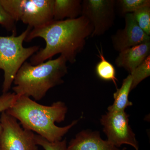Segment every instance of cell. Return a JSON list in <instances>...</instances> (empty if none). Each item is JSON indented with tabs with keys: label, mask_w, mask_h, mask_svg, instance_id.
<instances>
[{
	"label": "cell",
	"mask_w": 150,
	"mask_h": 150,
	"mask_svg": "<svg viewBox=\"0 0 150 150\" xmlns=\"http://www.w3.org/2000/svg\"><path fill=\"white\" fill-rule=\"evenodd\" d=\"M150 53V41L141 43L120 52L115 59V65L124 68L131 74Z\"/></svg>",
	"instance_id": "8fae6325"
},
{
	"label": "cell",
	"mask_w": 150,
	"mask_h": 150,
	"mask_svg": "<svg viewBox=\"0 0 150 150\" xmlns=\"http://www.w3.org/2000/svg\"><path fill=\"white\" fill-rule=\"evenodd\" d=\"M67 150H122L103 140L99 132L83 131L71 140Z\"/></svg>",
	"instance_id": "30bf717a"
},
{
	"label": "cell",
	"mask_w": 150,
	"mask_h": 150,
	"mask_svg": "<svg viewBox=\"0 0 150 150\" xmlns=\"http://www.w3.org/2000/svg\"><path fill=\"white\" fill-rule=\"evenodd\" d=\"M135 21L140 28L150 35V6L142 8L133 13Z\"/></svg>",
	"instance_id": "e0dca14e"
},
{
	"label": "cell",
	"mask_w": 150,
	"mask_h": 150,
	"mask_svg": "<svg viewBox=\"0 0 150 150\" xmlns=\"http://www.w3.org/2000/svg\"><path fill=\"white\" fill-rule=\"evenodd\" d=\"M132 77L131 91L135 88L139 84L150 75V56L137 67L131 74Z\"/></svg>",
	"instance_id": "9a60e30c"
},
{
	"label": "cell",
	"mask_w": 150,
	"mask_h": 150,
	"mask_svg": "<svg viewBox=\"0 0 150 150\" xmlns=\"http://www.w3.org/2000/svg\"><path fill=\"white\" fill-rule=\"evenodd\" d=\"M16 22L4 9L0 2V24L7 30L11 31L12 34L16 35Z\"/></svg>",
	"instance_id": "d6986e66"
},
{
	"label": "cell",
	"mask_w": 150,
	"mask_h": 150,
	"mask_svg": "<svg viewBox=\"0 0 150 150\" xmlns=\"http://www.w3.org/2000/svg\"><path fill=\"white\" fill-rule=\"evenodd\" d=\"M126 148H123V149H122V150H126Z\"/></svg>",
	"instance_id": "44dd1931"
},
{
	"label": "cell",
	"mask_w": 150,
	"mask_h": 150,
	"mask_svg": "<svg viewBox=\"0 0 150 150\" xmlns=\"http://www.w3.org/2000/svg\"><path fill=\"white\" fill-rule=\"evenodd\" d=\"M114 0H84L82 2L81 16L93 28L91 37L103 35L112 27L115 19Z\"/></svg>",
	"instance_id": "ba28073f"
},
{
	"label": "cell",
	"mask_w": 150,
	"mask_h": 150,
	"mask_svg": "<svg viewBox=\"0 0 150 150\" xmlns=\"http://www.w3.org/2000/svg\"><path fill=\"white\" fill-rule=\"evenodd\" d=\"M68 108L64 103L54 102L51 105L39 104L28 97L19 96L11 107L6 110L9 115L20 122L23 129L35 132L51 142L62 140L64 135L78 123L59 127L56 122L65 120Z\"/></svg>",
	"instance_id": "7a4b0ae2"
},
{
	"label": "cell",
	"mask_w": 150,
	"mask_h": 150,
	"mask_svg": "<svg viewBox=\"0 0 150 150\" xmlns=\"http://www.w3.org/2000/svg\"><path fill=\"white\" fill-rule=\"evenodd\" d=\"M100 123L110 144L117 148L128 144L139 150L136 135L129 124V115L125 110L108 111L101 116Z\"/></svg>",
	"instance_id": "52a82bcc"
},
{
	"label": "cell",
	"mask_w": 150,
	"mask_h": 150,
	"mask_svg": "<svg viewBox=\"0 0 150 150\" xmlns=\"http://www.w3.org/2000/svg\"><path fill=\"white\" fill-rule=\"evenodd\" d=\"M93 28L85 17L62 21L52 20L30 31L25 41L29 42L39 37L46 42L45 48H40L30 57V63L39 64L57 54L64 56L71 64L76 61L78 54L85 46L86 39L91 36Z\"/></svg>",
	"instance_id": "6da1fadb"
},
{
	"label": "cell",
	"mask_w": 150,
	"mask_h": 150,
	"mask_svg": "<svg viewBox=\"0 0 150 150\" xmlns=\"http://www.w3.org/2000/svg\"><path fill=\"white\" fill-rule=\"evenodd\" d=\"M97 49L99 53L98 57L100 59V61L96 67L97 75L103 80L112 81L117 89V81L118 80L116 77L115 67L105 58L101 46H100V50L98 47H97Z\"/></svg>",
	"instance_id": "5bb4252c"
},
{
	"label": "cell",
	"mask_w": 150,
	"mask_h": 150,
	"mask_svg": "<svg viewBox=\"0 0 150 150\" xmlns=\"http://www.w3.org/2000/svg\"><path fill=\"white\" fill-rule=\"evenodd\" d=\"M67 62L62 55L36 65L25 62L14 80L13 93L40 100L50 89L64 83L63 78L68 73Z\"/></svg>",
	"instance_id": "3957f363"
},
{
	"label": "cell",
	"mask_w": 150,
	"mask_h": 150,
	"mask_svg": "<svg viewBox=\"0 0 150 150\" xmlns=\"http://www.w3.org/2000/svg\"><path fill=\"white\" fill-rule=\"evenodd\" d=\"M18 97V96L14 93L7 92L3 93L0 96V114L11 107ZM1 130L2 127L0 123V134Z\"/></svg>",
	"instance_id": "ffe728a7"
},
{
	"label": "cell",
	"mask_w": 150,
	"mask_h": 150,
	"mask_svg": "<svg viewBox=\"0 0 150 150\" xmlns=\"http://www.w3.org/2000/svg\"><path fill=\"white\" fill-rule=\"evenodd\" d=\"M15 21H21L31 28L53 20L54 0H0Z\"/></svg>",
	"instance_id": "5b68a950"
},
{
	"label": "cell",
	"mask_w": 150,
	"mask_h": 150,
	"mask_svg": "<svg viewBox=\"0 0 150 150\" xmlns=\"http://www.w3.org/2000/svg\"><path fill=\"white\" fill-rule=\"evenodd\" d=\"M0 150H38L35 135L22 128L15 118L6 111L1 113Z\"/></svg>",
	"instance_id": "8992f818"
},
{
	"label": "cell",
	"mask_w": 150,
	"mask_h": 150,
	"mask_svg": "<svg viewBox=\"0 0 150 150\" xmlns=\"http://www.w3.org/2000/svg\"><path fill=\"white\" fill-rule=\"evenodd\" d=\"M35 141L38 146H41L44 150H67V139L51 142L38 135H35Z\"/></svg>",
	"instance_id": "ac0fdd59"
},
{
	"label": "cell",
	"mask_w": 150,
	"mask_h": 150,
	"mask_svg": "<svg viewBox=\"0 0 150 150\" xmlns=\"http://www.w3.org/2000/svg\"><path fill=\"white\" fill-rule=\"evenodd\" d=\"M80 0H54L53 20L62 21L75 19L81 16Z\"/></svg>",
	"instance_id": "7c38bea8"
},
{
	"label": "cell",
	"mask_w": 150,
	"mask_h": 150,
	"mask_svg": "<svg viewBox=\"0 0 150 150\" xmlns=\"http://www.w3.org/2000/svg\"><path fill=\"white\" fill-rule=\"evenodd\" d=\"M32 28H27L18 36H0V69L4 71L3 93H7L17 73L26 60L40 49V46H34L25 48L23 42Z\"/></svg>",
	"instance_id": "277c9868"
},
{
	"label": "cell",
	"mask_w": 150,
	"mask_h": 150,
	"mask_svg": "<svg viewBox=\"0 0 150 150\" xmlns=\"http://www.w3.org/2000/svg\"><path fill=\"white\" fill-rule=\"evenodd\" d=\"M125 26L111 36L112 46L120 52L141 43L150 41L148 35L137 24L133 13L125 15Z\"/></svg>",
	"instance_id": "9c48e42d"
},
{
	"label": "cell",
	"mask_w": 150,
	"mask_h": 150,
	"mask_svg": "<svg viewBox=\"0 0 150 150\" xmlns=\"http://www.w3.org/2000/svg\"><path fill=\"white\" fill-rule=\"evenodd\" d=\"M132 77L131 74L124 79L120 88L113 93L114 102L108 108V111H124L133 103L129 100V93L131 91Z\"/></svg>",
	"instance_id": "4fadbf2b"
},
{
	"label": "cell",
	"mask_w": 150,
	"mask_h": 150,
	"mask_svg": "<svg viewBox=\"0 0 150 150\" xmlns=\"http://www.w3.org/2000/svg\"><path fill=\"white\" fill-rule=\"evenodd\" d=\"M122 14L133 13L142 8L150 6V0H120L118 1Z\"/></svg>",
	"instance_id": "2e32d148"
}]
</instances>
